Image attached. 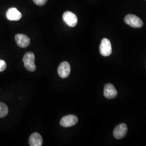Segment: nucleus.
<instances>
[{"mask_svg":"<svg viewBox=\"0 0 146 146\" xmlns=\"http://www.w3.org/2000/svg\"><path fill=\"white\" fill-rule=\"evenodd\" d=\"M70 70V64L67 61H64L61 63L58 67V74L61 78H66L69 75Z\"/></svg>","mask_w":146,"mask_h":146,"instance_id":"6","label":"nucleus"},{"mask_svg":"<svg viewBox=\"0 0 146 146\" xmlns=\"http://www.w3.org/2000/svg\"><path fill=\"white\" fill-rule=\"evenodd\" d=\"M6 16L10 21H19L22 17V14L15 8H11L7 11Z\"/></svg>","mask_w":146,"mask_h":146,"instance_id":"10","label":"nucleus"},{"mask_svg":"<svg viewBox=\"0 0 146 146\" xmlns=\"http://www.w3.org/2000/svg\"><path fill=\"white\" fill-rule=\"evenodd\" d=\"M100 54L104 57L110 56L112 52V48L111 42L107 38H103L100 46Z\"/></svg>","mask_w":146,"mask_h":146,"instance_id":"3","label":"nucleus"},{"mask_svg":"<svg viewBox=\"0 0 146 146\" xmlns=\"http://www.w3.org/2000/svg\"><path fill=\"white\" fill-rule=\"evenodd\" d=\"M63 20L70 27H74L78 24V17L76 15L70 11H66L63 15Z\"/></svg>","mask_w":146,"mask_h":146,"instance_id":"4","label":"nucleus"},{"mask_svg":"<svg viewBox=\"0 0 146 146\" xmlns=\"http://www.w3.org/2000/svg\"><path fill=\"white\" fill-rule=\"evenodd\" d=\"M124 21L127 25L133 28H141L143 26V22L141 19L133 14H128L125 16Z\"/></svg>","mask_w":146,"mask_h":146,"instance_id":"2","label":"nucleus"},{"mask_svg":"<svg viewBox=\"0 0 146 146\" xmlns=\"http://www.w3.org/2000/svg\"><path fill=\"white\" fill-rule=\"evenodd\" d=\"M78 119L74 115H68L63 117L60 121V125L64 127H70L77 124Z\"/></svg>","mask_w":146,"mask_h":146,"instance_id":"5","label":"nucleus"},{"mask_svg":"<svg viewBox=\"0 0 146 146\" xmlns=\"http://www.w3.org/2000/svg\"><path fill=\"white\" fill-rule=\"evenodd\" d=\"M15 40L17 45L21 48H26L28 47L31 42L30 38L26 35L18 34L15 36Z\"/></svg>","mask_w":146,"mask_h":146,"instance_id":"8","label":"nucleus"},{"mask_svg":"<svg viewBox=\"0 0 146 146\" xmlns=\"http://www.w3.org/2000/svg\"><path fill=\"white\" fill-rule=\"evenodd\" d=\"M127 126L125 123H121L116 126L114 130L113 134L116 139H121L127 133Z\"/></svg>","mask_w":146,"mask_h":146,"instance_id":"7","label":"nucleus"},{"mask_svg":"<svg viewBox=\"0 0 146 146\" xmlns=\"http://www.w3.org/2000/svg\"><path fill=\"white\" fill-rule=\"evenodd\" d=\"M43 140L41 135L37 133H34L30 136L29 143L31 146H41Z\"/></svg>","mask_w":146,"mask_h":146,"instance_id":"11","label":"nucleus"},{"mask_svg":"<svg viewBox=\"0 0 146 146\" xmlns=\"http://www.w3.org/2000/svg\"><path fill=\"white\" fill-rule=\"evenodd\" d=\"M104 94L107 99H113L117 96V92L112 84H108L104 86Z\"/></svg>","mask_w":146,"mask_h":146,"instance_id":"9","label":"nucleus"},{"mask_svg":"<svg viewBox=\"0 0 146 146\" xmlns=\"http://www.w3.org/2000/svg\"><path fill=\"white\" fill-rule=\"evenodd\" d=\"M7 68V64L4 60H0V72H3Z\"/></svg>","mask_w":146,"mask_h":146,"instance_id":"13","label":"nucleus"},{"mask_svg":"<svg viewBox=\"0 0 146 146\" xmlns=\"http://www.w3.org/2000/svg\"><path fill=\"white\" fill-rule=\"evenodd\" d=\"M33 1L37 5L42 6L46 4L47 0H33Z\"/></svg>","mask_w":146,"mask_h":146,"instance_id":"14","label":"nucleus"},{"mask_svg":"<svg viewBox=\"0 0 146 146\" xmlns=\"http://www.w3.org/2000/svg\"><path fill=\"white\" fill-rule=\"evenodd\" d=\"M8 113V108L6 104L0 102V118H2L7 116Z\"/></svg>","mask_w":146,"mask_h":146,"instance_id":"12","label":"nucleus"},{"mask_svg":"<svg viewBox=\"0 0 146 146\" xmlns=\"http://www.w3.org/2000/svg\"><path fill=\"white\" fill-rule=\"evenodd\" d=\"M35 58V55L32 52H27L23 58L25 67L29 72H34L36 70Z\"/></svg>","mask_w":146,"mask_h":146,"instance_id":"1","label":"nucleus"}]
</instances>
